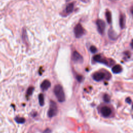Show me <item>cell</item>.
Masks as SVG:
<instances>
[{"mask_svg":"<svg viewBox=\"0 0 133 133\" xmlns=\"http://www.w3.org/2000/svg\"><path fill=\"white\" fill-rule=\"evenodd\" d=\"M54 92L57 98V100L60 103H63L66 100V97L63 87L60 84H57L55 86Z\"/></svg>","mask_w":133,"mask_h":133,"instance_id":"obj_1","label":"cell"},{"mask_svg":"<svg viewBox=\"0 0 133 133\" xmlns=\"http://www.w3.org/2000/svg\"><path fill=\"white\" fill-rule=\"evenodd\" d=\"M58 113V108L57 104L55 101L51 100L50 101L49 108L47 112V115L49 118H53L57 115Z\"/></svg>","mask_w":133,"mask_h":133,"instance_id":"obj_2","label":"cell"},{"mask_svg":"<svg viewBox=\"0 0 133 133\" xmlns=\"http://www.w3.org/2000/svg\"><path fill=\"white\" fill-rule=\"evenodd\" d=\"M85 31L80 24L76 25L74 28V35L76 38H80L82 37L85 34Z\"/></svg>","mask_w":133,"mask_h":133,"instance_id":"obj_3","label":"cell"},{"mask_svg":"<svg viewBox=\"0 0 133 133\" xmlns=\"http://www.w3.org/2000/svg\"><path fill=\"white\" fill-rule=\"evenodd\" d=\"M93 59L95 61L98 62L99 63L107 65V66H110V64H112L114 63H112V62L109 61V60L108 59H107L106 58H104L103 57H102V56L100 55H95L94 57H93Z\"/></svg>","mask_w":133,"mask_h":133,"instance_id":"obj_4","label":"cell"},{"mask_svg":"<svg viewBox=\"0 0 133 133\" xmlns=\"http://www.w3.org/2000/svg\"><path fill=\"white\" fill-rule=\"evenodd\" d=\"M96 25L97 27V30L100 34H103L106 28V24L103 20L98 19L96 21Z\"/></svg>","mask_w":133,"mask_h":133,"instance_id":"obj_5","label":"cell"},{"mask_svg":"<svg viewBox=\"0 0 133 133\" xmlns=\"http://www.w3.org/2000/svg\"><path fill=\"white\" fill-rule=\"evenodd\" d=\"M72 60L75 63H82L83 62V58L81 54L77 51H74L72 54Z\"/></svg>","mask_w":133,"mask_h":133,"instance_id":"obj_6","label":"cell"},{"mask_svg":"<svg viewBox=\"0 0 133 133\" xmlns=\"http://www.w3.org/2000/svg\"><path fill=\"white\" fill-rule=\"evenodd\" d=\"M105 73L101 71L96 72L93 75V78L97 82H99L103 80L105 77Z\"/></svg>","mask_w":133,"mask_h":133,"instance_id":"obj_7","label":"cell"},{"mask_svg":"<svg viewBox=\"0 0 133 133\" xmlns=\"http://www.w3.org/2000/svg\"><path fill=\"white\" fill-rule=\"evenodd\" d=\"M100 112L101 114L104 117H108L112 113L111 109L107 106H104L102 107V108L100 110Z\"/></svg>","mask_w":133,"mask_h":133,"instance_id":"obj_8","label":"cell"},{"mask_svg":"<svg viewBox=\"0 0 133 133\" xmlns=\"http://www.w3.org/2000/svg\"><path fill=\"white\" fill-rule=\"evenodd\" d=\"M51 86L50 81L48 80H45L41 84V89L43 91H45L49 89Z\"/></svg>","mask_w":133,"mask_h":133,"instance_id":"obj_9","label":"cell"},{"mask_svg":"<svg viewBox=\"0 0 133 133\" xmlns=\"http://www.w3.org/2000/svg\"><path fill=\"white\" fill-rule=\"evenodd\" d=\"M73 10H74V4L73 3H71L66 6V9H65V13L67 14H70L73 12Z\"/></svg>","mask_w":133,"mask_h":133,"instance_id":"obj_10","label":"cell"},{"mask_svg":"<svg viewBox=\"0 0 133 133\" xmlns=\"http://www.w3.org/2000/svg\"><path fill=\"white\" fill-rule=\"evenodd\" d=\"M122 67L120 64H117L112 68V72L114 74H118L122 72Z\"/></svg>","mask_w":133,"mask_h":133,"instance_id":"obj_11","label":"cell"},{"mask_svg":"<svg viewBox=\"0 0 133 133\" xmlns=\"http://www.w3.org/2000/svg\"><path fill=\"white\" fill-rule=\"evenodd\" d=\"M120 25L121 29H124L125 26V16L123 14H121L120 17Z\"/></svg>","mask_w":133,"mask_h":133,"instance_id":"obj_12","label":"cell"},{"mask_svg":"<svg viewBox=\"0 0 133 133\" xmlns=\"http://www.w3.org/2000/svg\"><path fill=\"white\" fill-rule=\"evenodd\" d=\"M108 35L110 39L112 40H115L117 38V35L116 33L112 29H110L108 32Z\"/></svg>","mask_w":133,"mask_h":133,"instance_id":"obj_13","label":"cell"},{"mask_svg":"<svg viewBox=\"0 0 133 133\" xmlns=\"http://www.w3.org/2000/svg\"><path fill=\"white\" fill-rule=\"evenodd\" d=\"M106 17L108 23L110 24H111L112 22V15H111V12H110L109 10L107 11V12L106 13Z\"/></svg>","mask_w":133,"mask_h":133,"instance_id":"obj_14","label":"cell"},{"mask_svg":"<svg viewBox=\"0 0 133 133\" xmlns=\"http://www.w3.org/2000/svg\"><path fill=\"white\" fill-rule=\"evenodd\" d=\"M39 105L41 106H43L44 105V97L43 94H41L39 96Z\"/></svg>","mask_w":133,"mask_h":133,"instance_id":"obj_15","label":"cell"},{"mask_svg":"<svg viewBox=\"0 0 133 133\" xmlns=\"http://www.w3.org/2000/svg\"><path fill=\"white\" fill-rule=\"evenodd\" d=\"M15 120L16 122L19 124H23L25 123V118H21V117H17L15 118Z\"/></svg>","mask_w":133,"mask_h":133,"instance_id":"obj_16","label":"cell"},{"mask_svg":"<svg viewBox=\"0 0 133 133\" xmlns=\"http://www.w3.org/2000/svg\"><path fill=\"white\" fill-rule=\"evenodd\" d=\"M34 90V87H30L28 88L27 91V96H30L32 95L33 94V92Z\"/></svg>","mask_w":133,"mask_h":133,"instance_id":"obj_17","label":"cell"},{"mask_svg":"<svg viewBox=\"0 0 133 133\" xmlns=\"http://www.w3.org/2000/svg\"><path fill=\"white\" fill-rule=\"evenodd\" d=\"M103 100L106 102V103H109L110 101V97L108 95L105 94L103 95Z\"/></svg>","mask_w":133,"mask_h":133,"instance_id":"obj_18","label":"cell"},{"mask_svg":"<svg viewBox=\"0 0 133 133\" xmlns=\"http://www.w3.org/2000/svg\"><path fill=\"white\" fill-rule=\"evenodd\" d=\"M90 52L92 53L93 54H95L97 52V49L95 46H91L90 47Z\"/></svg>","mask_w":133,"mask_h":133,"instance_id":"obj_19","label":"cell"},{"mask_svg":"<svg viewBox=\"0 0 133 133\" xmlns=\"http://www.w3.org/2000/svg\"><path fill=\"white\" fill-rule=\"evenodd\" d=\"M76 80H78L79 82H81L83 80V77L81 75H78L76 76Z\"/></svg>","mask_w":133,"mask_h":133,"instance_id":"obj_20","label":"cell"},{"mask_svg":"<svg viewBox=\"0 0 133 133\" xmlns=\"http://www.w3.org/2000/svg\"><path fill=\"white\" fill-rule=\"evenodd\" d=\"M125 101L126 103L128 104H131L132 103V99L130 97H127L125 99Z\"/></svg>","mask_w":133,"mask_h":133,"instance_id":"obj_21","label":"cell"},{"mask_svg":"<svg viewBox=\"0 0 133 133\" xmlns=\"http://www.w3.org/2000/svg\"><path fill=\"white\" fill-rule=\"evenodd\" d=\"M51 133V131H50V129L49 128L46 129L43 132V133Z\"/></svg>","mask_w":133,"mask_h":133,"instance_id":"obj_22","label":"cell"}]
</instances>
